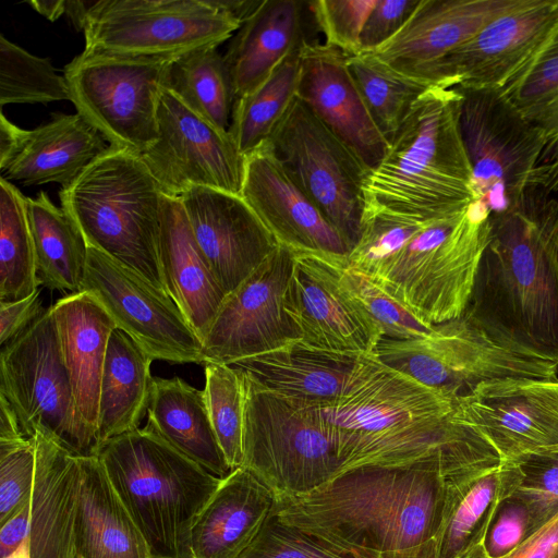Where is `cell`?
<instances>
[{"label":"cell","instance_id":"obj_36","mask_svg":"<svg viewBox=\"0 0 558 558\" xmlns=\"http://www.w3.org/2000/svg\"><path fill=\"white\" fill-rule=\"evenodd\" d=\"M506 496L500 464L487 471L447 480V497L435 558H458L482 544L493 513Z\"/></svg>","mask_w":558,"mask_h":558},{"label":"cell","instance_id":"obj_57","mask_svg":"<svg viewBox=\"0 0 558 558\" xmlns=\"http://www.w3.org/2000/svg\"><path fill=\"white\" fill-rule=\"evenodd\" d=\"M458 558H490L486 553L483 543L472 547Z\"/></svg>","mask_w":558,"mask_h":558},{"label":"cell","instance_id":"obj_19","mask_svg":"<svg viewBox=\"0 0 558 558\" xmlns=\"http://www.w3.org/2000/svg\"><path fill=\"white\" fill-rule=\"evenodd\" d=\"M453 418L474 428L501 462L558 446V379H502L458 398Z\"/></svg>","mask_w":558,"mask_h":558},{"label":"cell","instance_id":"obj_37","mask_svg":"<svg viewBox=\"0 0 558 558\" xmlns=\"http://www.w3.org/2000/svg\"><path fill=\"white\" fill-rule=\"evenodd\" d=\"M217 48H199L174 59L166 87L202 119L228 132L235 98L225 58Z\"/></svg>","mask_w":558,"mask_h":558},{"label":"cell","instance_id":"obj_18","mask_svg":"<svg viewBox=\"0 0 558 558\" xmlns=\"http://www.w3.org/2000/svg\"><path fill=\"white\" fill-rule=\"evenodd\" d=\"M557 25L558 0H519L415 76L448 88H501L541 49Z\"/></svg>","mask_w":558,"mask_h":558},{"label":"cell","instance_id":"obj_50","mask_svg":"<svg viewBox=\"0 0 558 558\" xmlns=\"http://www.w3.org/2000/svg\"><path fill=\"white\" fill-rule=\"evenodd\" d=\"M418 2L420 0H377L361 34V53L373 52L391 39L410 19Z\"/></svg>","mask_w":558,"mask_h":558},{"label":"cell","instance_id":"obj_4","mask_svg":"<svg viewBox=\"0 0 558 558\" xmlns=\"http://www.w3.org/2000/svg\"><path fill=\"white\" fill-rule=\"evenodd\" d=\"M459 93L430 86L414 104L364 185L365 214L432 222L475 203L472 168L459 129Z\"/></svg>","mask_w":558,"mask_h":558},{"label":"cell","instance_id":"obj_55","mask_svg":"<svg viewBox=\"0 0 558 558\" xmlns=\"http://www.w3.org/2000/svg\"><path fill=\"white\" fill-rule=\"evenodd\" d=\"M95 3L96 0L65 1V14L69 16L76 31H84L87 14Z\"/></svg>","mask_w":558,"mask_h":558},{"label":"cell","instance_id":"obj_48","mask_svg":"<svg viewBox=\"0 0 558 558\" xmlns=\"http://www.w3.org/2000/svg\"><path fill=\"white\" fill-rule=\"evenodd\" d=\"M239 558H347L322 546L272 512Z\"/></svg>","mask_w":558,"mask_h":558},{"label":"cell","instance_id":"obj_25","mask_svg":"<svg viewBox=\"0 0 558 558\" xmlns=\"http://www.w3.org/2000/svg\"><path fill=\"white\" fill-rule=\"evenodd\" d=\"M51 307L77 416L97 452L101 376L108 342L117 326L87 292L65 295Z\"/></svg>","mask_w":558,"mask_h":558},{"label":"cell","instance_id":"obj_14","mask_svg":"<svg viewBox=\"0 0 558 558\" xmlns=\"http://www.w3.org/2000/svg\"><path fill=\"white\" fill-rule=\"evenodd\" d=\"M82 291L154 360L203 364L202 340L177 303L133 269L90 246Z\"/></svg>","mask_w":558,"mask_h":558},{"label":"cell","instance_id":"obj_54","mask_svg":"<svg viewBox=\"0 0 558 558\" xmlns=\"http://www.w3.org/2000/svg\"><path fill=\"white\" fill-rule=\"evenodd\" d=\"M264 0H214L241 25L259 8Z\"/></svg>","mask_w":558,"mask_h":558},{"label":"cell","instance_id":"obj_28","mask_svg":"<svg viewBox=\"0 0 558 558\" xmlns=\"http://www.w3.org/2000/svg\"><path fill=\"white\" fill-rule=\"evenodd\" d=\"M159 258L168 295L203 342L226 294L195 241L180 198L166 194Z\"/></svg>","mask_w":558,"mask_h":558},{"label":"cell","instance_id":"obj_45","mask_svg":"<svg viewBox=\"0 0 558 558\" xmlns=\"http://www.w3.org/2000/svg\"><path fill=\"white\" fill-rule=\"evenodd\" d=\"M341 281L377 326L383 337L398 340L412 339L425 336L433 329L434 325L422 322L403 304L348 264L342 269Z\"/></svg>","mask_w":558,"mask_h":558},{"label":"cell","instance_id":"obj_47","mask_svg":"<svg viewBox=\"0 0 558 558\" xmlns=\"http://www.w3.org/2000/svg\"><path fill=\"white\" fill-rule=\"evenodd\" d=\"M377 0H315L308 2L312 17L325 44L347 56L361 53V34Z\"/></svg>","mask_w":558,"mask_h":558},{"label":"cell","instance_id":"obj_9","mask_svg":"<svg viewBox=\"0 0 558 558\" xmlns=\"http://www.w3.org/2000/svg\"><path fill=\"white\" fill-rule=\"evenodd\" d=\"M240 27L214 0H96L82 53L174 60L218 47Z\"/></svg>","mask_w":558,"mask_h":558},{"label":"cell","instance_id":"obj_49","mask_svg":"<svg viewBox=\"0 0 558 558\" xmlns=\"http://www.w3.org/2000/svg\"><path fill=\"white\" fill-rule=\"evenodd\" d=\"M533 533L526 505L517 495L510 494L498 502L483 545L490 558H502Z\"/></svg>","mask_w":558,"mask_h":558},{"label":"cell","instance_id":"obj_56","mask_svg":"<svg viewBox=\"0 0 558 558\" xmlns=\"http://www.w3.org/2000/svg\"><path fill=\"white\" fill-rule=\"evenodd\" d=\"M35 11L51 22L57 21L62 14H65V0L57 1H29L27 2Z\"/></svg>","mask_w":558,"mask_h":558},{"label":"cell","instance_id":"obj_8","mask_svg":"<svg viewBox=\"0 0 558 558\" xmlns=\"http://www.w3.org/2000/svg\"><path fill=\"white\" fill-rule=\"evenodd\" d=\"M373 355L430 388L463 397L502 379H558V365L507 348L465 315L437 324L412 339L383 337Z\"/></svg>","mask_w":558,"mask_h":558},{"label":"cell","instance_id":"obj_21","mask_svg":"<svg viewBox=\"0 0 558 558\" xmlns=\"http://www.w3.org/2000/svg\"><path fill=\"white\" fill-rule=\"evenodd\" d=\"M179 198L195 241L226 295L278 246L241 195L196 186Z\"/></svg>","mask_w":558,"mask_h":558},{"label":"cell","instance_id":"obj_52","mask_svg":"<svg viewBox=\"0 0 558 558\" xmlns=\"http://www.w3.org/2000/svg\"><path fill=\"white\" fill-rule=\"evenodd\" d=\"M502 558H558V514Z\"/></svg>","mask_w":558,"mask_h":558},{"label":"cell","instance_id":"obj_7","mask_svg":"<svg viewBox=\"0 0 558 558\" xmlns=\"http://www.w3.org/2000/svg\"><path fill=\"white\" fill-rule=\"evenodd\" d=\"M244 374L241 468L269 487L276 499L305 495L335 478L342 464L315 408L279 396Z\"/></svg>","mask_w":558,"mask_h":558},{"label":"cell","instance_id":"obj_27","mask_svg":"<svg viewBox=\"0 0 558 558\" xmlns=\"http://www.w3.org/2000/svg\"><path fill=\"white\" fill-rule=\"evenodd\" d=\"M275 506V494L253 473L244 468L231 471L192 527V558H239Z\"/></svg>","mask_w":558,"mask_h":558},{"label":"cell","instance_id":"obj_53","mask_svg":"<svg viewBox=\"0 0 558 558\" xmlns=\"http://www.w3.org/2000/svg\"><path fill=\"white\" fill-rule=\"evenodd\" d=\"M31 500L10 517L0 529V557L13 553L28 537Z\"/></svg>","mask_w":558,"mask_h":558},{"label":"cell","instance_id":"obj_39","mask_svg":"<svg viewBox=\"0 0 558 558\" xmlns=\"http://www.w3.org/2000/svg\"><path fill=\"white\" fill-rule=\"evenodd\" d=\"M347 62L375 124L390 142L433 84L400 72L371 53L348 56Z\"/></svg>","mask_w":558,"mask_h":558},{"label":"cell","instance_id":"obj_16","mask_svg":"<svg viewBox=\"0 0 558 558\" xmlns=\"http://www.w3.org/2000/svg\"><path fill=\"white\" fill-rule=\"evenodd\" d=\"M294 253L276 250L222 301L202 344L203 364L232 365L299 341L283 298Z\"/></svg>","mask_w":558,"mask_h":558},{"label":"cell","instance_id":"obj_40","mask_svg":"<svg viewBox=\"0 0 558 558\" xmlns=\"http://www.w3.org/2000/svg\"><path fill=\"white\" fill-rule=\"evenodd\" d=\"M40 286L27 213V197L0 179V302L28 296Z\"/></svg>","mask_w":558,"mask_h":558},{"label":"cell","instance_id":"obj_13","mask_svg":"<svg viewBox=\"0 0 558 558\" xmlns=\"http://www.w3.org/2000/svg\"><path fill=\"white\" fill-rule=\"evenodd\" d=\"M269 142L295 182L351 250L363 225L369 168L296 96Z\"/></svg>","mask_w":558,"mask_h":558},{"label":"cell","instance_id":"obj_1","mask_svg":"<svg viewBox=\"0 0 558 558\" xmlns=\"http://www.w3.org/2000/svg\"><path fill=\"white\" fill-rule=\"evenodd\" d=\"M457 400L372 354L361 357L339 398L314 408L335 444L340 473L432 458L445 462L447 478L498 466L500 458L489 442L453 418Z\"/></svg>","mask_w":558,"mask_h":558},{"label":"cell","instance_id":"obj_31","mask_svg":"<svg viewBox=\"0 0 558 558\" xmlns=\"http://www.w3.org/2000/svg\"><path fill=\"white\" fill-rule=\"evenodd\" d=\"M74 558H151L97 456L80 457Z\"/></svg>","mask_w":558,"mask_h":558},{"label":"cell","instance_id":"obj_24","mask_svg":"<svg viewBox=\"0 0 558 558\" xmlns=\"http://www.w3.org/2000/svg\"><path fill=\"white\" fill-rule=\"evenodd\" d=\"M80 113L56 112L33 130L20 128L10 151L0 158L1 178L24 185H70L109 144Z\"/></svg>","mask_w":558,"mask_h":558},{"label":"cell","instance_id":"obj_46","mask_svg":"<svg viewBox=\"0 0 558 558\" xmlns=\"http://www.w3.org/2000/svg\"><path fill=\"white\" fill-rule=\"evenodd\" d=\"M35 471L33 438L0 439V525L31 500Z\"/></svg>","mask_w":558,"mask_h":558},{"label":"cell","instance_id":"obj_20","mask_svg":"<svg viewBox=\"0 0 558 558\" xmlns=\"http://www.w3.org/2000/svg\"><path fill=\"white\" fill-rule=\"evenodd\" d=\"M241 196L278 245L347 259L351 247L295 182L269 140L245 156Z\"/></svg>","mask_w":558,"mask_h":558},{"label":"cell","instance_id":"obj_22","mask_svg":"<svg viewBox=\"0 0 558 558\" xmlns=\"http://www.w3.org/2000/svg\"><path fill=\"white\" fill-rule=\"evenodd\" d=\"M347 57L329 45L304 43L296 97L372 169L385 156L389 142L375 124Z\"/></svg>","mask_w":558,"mask_h":558},{"label":"cell","instance_id":"obj_15","mask_svg":"<svg viewBox=\"0 0 558 558\" xmlns=\"http://www.w3.org/2000/svg\"><path fill=\"white\" fill-rule=\"evenodd\" d=\"M157 118L158 138L141 157L163 194L180 197L203 186L241 195L245 156L229 132L202 119L167 87Z\"/></svg>","mask_w":558,"mask_h":558},{"label":"cell","instance_id":"obj_6","mask_svg":"<svg viewBox=\"0 0 558 558\" xmlns=\"http://www.w3.org/2000/svg\"><path fill=\"white\" fill-rule=\"evenodd\" d=\"M162 197L141 155L113 145L59 192L88 246L167 293L159 258Z\"/></svg>","mask_w":558,"mask_h":558},{"label":"cell","instance_id":"obj_2","mask_svg":"<svg viewBox=\"0 0 558 558\" xmlns=\"http://www.w3.org/2000/svg\"><path fill=\"white\" fill-rule=\"evenodd\" d=\"M448 476L440 458L362 465L305 495L276 499L272 512L347 558H435Z\"/></svg>","mask_w":558,"mask_h":558},{"label":"cell","instance_id":"obj_30","mask_svg":"<svg viewBox=\"0 0 558 558\" xmlns=\"http://www.w3.org/2000/svg\"><path fill=\"white\" fill-rule=\"evenodd\" d=\"M361 357L316 350L299 340L232 366L279 396L317 407L348 389Z\"/></svg>","mask_w":558,"mask_h":558},{"label":"cell","instance_id":"obj_26","mask_svg":"<svg viewBox=\"0 0 558 558\" xmlns=\"http://www.w3.org/2000/svg\"><path fill=\"white\" fill-rule=\"evenodd\" d=\"M33 439L36 471L27 537L31 558H74L80 457L43 434Z\"/></svg>","mask_w":558,"mask_h":558},{"label":"cell","instance_id":"obj_34","mask_svg":"<svg viewBox=\"0 0 558 558\" xmlns=\"http://www.w3.org/2000/svg\"><path fill=\"white\" fill-rule=\"evenodd\" d=\"M499 89L545 137L546 146L531 185L558 198V25Z\"/></svg>","mask_w":558,"mask_h":558},{"label":"cell","instance_id":"obj_44","mask_svg":"<svg viewBox=\"0 0 558 558\" xmlns=\"http://www.w3.org/2000/svg\"><path fill=\"white\" fill-rule=\"evenodd\" d=\"M427 223L384 213L365 214L348 266L373 278Z\"/></svg>","mask_w":558,"mask_h":558},{"label":"cell","instance_id":"obj_32","mask_svg":"<svg viewBox=\"0 0 558 558\" xmlns=\"http://www.w3.org/2000/svg\"><path fill=\"white\" fill-rule=\"evenodd\" d=\"M147 425L166 442L210 473L230 472L216 438L204 390L179 377L154 378Z\"/></svg>","mask_w":558,"mask_h":558},{"label":"cell","instance_id":"obj_43","mask_svg":"<svg viewBox=\"0 0 558 558\" xmlns=\"http://www.w3.org/2000/svg\"><path fill=\"white\" fill-rule=\"evenodd\" d=\"M508 495L526 505L533 531L558 514V446L500 463Z\"/></svg>","mask_w":558,"mask_h":558},{"label":"cell","instance_id":"obj_41","mask_svg":"<svg viewBox=\"0 0 558 558\" xmlns=\"http://www.w3.org/2000/svg\"><path fill=\"white\" fill-rule=\"evenodd\" d=\"M210 422L231 471L243 463L246 379L241 368L221 363L205 364V388Z\"/></svg>","mask_w":558,"mask_h":558},{"label":"cell","instance_id":"obj_23","mask_svg":"<svg viewBox=\"0 0 558 558\" xmlns=\"http://www.w3.org/2000/svg\"><path fill=\"white\" fill-rule=\"evenodd\" d=\"M519 0H420L402 28L369 52L409 75L434 65Z\"/></svg>","mask_w":558,"mask_h":558},{"label":"cell","instance_id":"obj_17","mask_svg":"<svg viewBox=\"0 0 558 558\" xmlns=\"http://www.w3.org/2000/svg\"><path fill=\"white\" fill-rule=\"evenodd\" d=\"M347 259L294 254L283 298L300 341L316 350L372 355L383 335L341 281Z\"/></svg>","mask_w":558,"mask_h":558},{"label":"cell","instance_id":"obj_12","mask_svg":"<svg viewBox=\"0 0 558 558\" xmlns=\"http://www.w3.org/2000/svg\"><path fill=\"white\" fill-rule=\"evenodd\" d=\"M173 60L81 53L64 66L71 101L109 145L143 154L158 138V106Z\"/></svg>","mask_w":558,"mask_h":558},{"label":"cell","instance_id":"obj_29","mask_svg":"<svg viewBox=\"0 0 558 558\" xmlns=\"http://www.w3.org/2000/svg\"><path fill=\"white\" fill-rule=\"evenodd\" d=\"M305 2L264 0L232 36L223 54L235 100L263 83L305 36Z\"/></svg>","mask_w":558,"mask_h":558},{"label":"cell","instance_id":"obj_10","mask_svg":"<svg viewBox=\"0 0 558 558\" xmlns=\"http://www.w3.org/2000/svg\"><path fill=\"white\" fill-rule=\"evenodd\" d=\"M459 93V129L472 168L475 203L490 216L518 206L531 186L546 146L499 88L453 87Z\"/></svg>","mask_w":558,"mask_h":558},{"label":"cell","instance_id":"obj_58","mask_svg":"<svg viewBox=\"0 0 558 558\" xmlns=\"http://www.w3.org/2000/svg\"><path fill=\"white\" fill-rule=\"evenodd\" d=\"M4 558H31L28 539L23 542L13 553Z\"/></svg>","mask_w":558,"mask_h":558},{"label":"cell","instance_id":"obj_42","mask_svg":"<svg viewBox=\"0 0 558 558\" xmlns=\"http://www.w3.org/2000/svg\"><path fill=\"white\" fill-rule=\"evenodd\" d=\"M71 100L64 76L49 58L34 56L0 35V105Z\"/></svg>","mask_w":558,"mask_h":558},{"label":"cell","instance_id":"obj_5","mask_svg":"<svg viewBox=\"0 0 558 558\" xmlns=\"http://www.w3.org/2000/svg\"><path fill=\"white\" fill-rule=\"evenodd\" d=\"M96 456L151 558H192V527L221 478L147 424L108 439Z\"/></svg>","mask_w":558,"mask_h":558},{"label":"cell","instance_id":"obj_51","mask_svg":"<svg viewBox=\"0 0 558 558\" xmlns=\"http://www.w3.org/2000/svg\"><path fill=\"white\" fill-rule=\"evenodd\" d=\"M40 291L26 298L0 302V344L4 345L44 314Z\"/></svg>","mask_w":558,"mask_h":558},{"label":"cell","instance_id":"obj_33","mask_svg":"<svg viewBox=\"0 0 558 558\" xmlns=\"http://www.w3.org/2000/svg\"><path fill=\"white\" fill-rule=\"evenodd\" d=\"M153 361L125 332L113 330L100 384L98 448L108 439L140 427L150 399Z\"/></svg>","mask_w":558,"mask_h":558},{"label":"cell","instance_id":"obj_11","mask_svg":"<svg viewBox=\"0 0 558 558\" xmlns=\"http://www.w3.org/2000/svg\"><path fill=\"white\" fill-rule=\"evenodd\" d=\"M0 379L25 437L43 434L76 457L96 456L77 416L51 306L2 345Z\"/></svg>","mask_w":558,"mask_h":558},{"label":"cell","instance_id":"obj_38","mask_svg":"<svg viewBox=\"0 0 558 558\" xmlns=\"http://www.w3.org/2000/svg\"><path fill=\"white\" fill-rule=\"evenodd\" d=\"M300 49L286 57L263 83L234 101L228 132L243 156L269 140L295 98Z\"/></svg>","mask_w":558,"mask_h":558},{"label":"cell","instance_id":"obj_3","mask_svg":"<svg viewBox=\"0 0 558 558\" xmlns=\"http://www.w3.org/2000/svg\"><path fill=\"white\" fill-rule=\"evenodd\" d=\"M498 343L558 365V198L531 185L489 218L464 314Z\"/></svg>","mask_w":558,"mask_h":558},{"label":"cell","instance_id":"obj_35","mask_svg":"<svg viewBox=\"0 0 558 558\" xmlns=\"http://www.w3.org/2000/svg\"><path fill=\"white\" fill-rule=\"evenodd\" d=\"M27 213L40 286L81 292L88 245L74 220L43 191L27 197Z\"/></svg>","mask_w":558,"mask_h":558}]
</instances>
